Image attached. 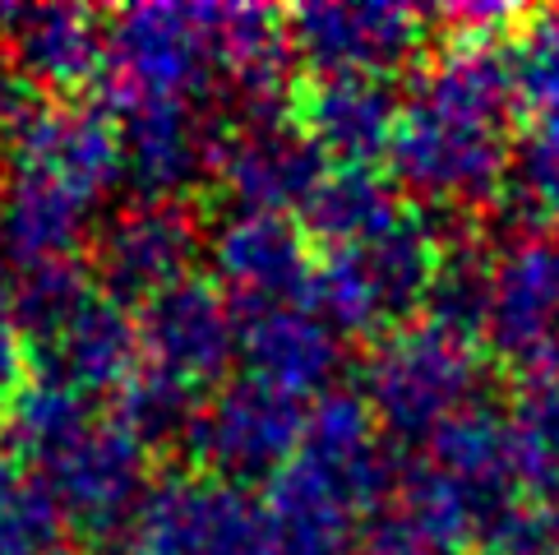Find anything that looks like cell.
Listing matches in <instances>:
<instances>
[{
	"mask_svg": "<svg viewBox=\"0 0 559 555\" xmlns=\"http://www.w3.org/2000/svg\"><path fill=\"white\" fill-rule=\"evenodd\" d=\"M19 380H24V352H19V329L10 315V296L0 292V416L19 399Z\"/></svg>",
	"mask_w": 559,
	"mask_h": 555,
	"instance_id": "cell-4",
	"label": "cell"
},
{
	"mask_svg": "<svg viewBox=\"0 0 559 555\" xmlns=\"http://www.w3.org/2000/svg\"><path fill=\"white\" fill-rule=\"evenodd\" d=\"M33 121V111H28V103H24V88L14 84V79L5 74V61H0V130H24Z\"/></svg>",
	"mask_w": 559,
	"mask_h": 555,
	"instance_id": "cell-5",
	"label": "cell"
},
{
	"mask_svg": "<svg viewBox=\"0 0 559 555\" xmlns=\"http://www.w3.org/2000/svg\"><path fill=\"white\" fill-rule=\"evenodd\" d=\"M51 551V505L43 500L24 519L0 528V555H47Z\"/></svg>",
	"mask_w": 559,
	"mask_h": 555,
	"instance_id": "cell-3",
	"label": "cell"
},
{
	"mask_svg": "<svg viewBox=\"0 0 559 555\" xmlns=\"http://www.w3.org/2000/svg\"><path fill=\"white\" fill-rule=\"evenodd\" d=\"M5 435L14 449L37 453V459H51L61 453L74 435H79V412L74 399L61 385H33L19 389V399L5 412Z\"/></svg>",
	"mask_w": 559,
	"mask_h": 555,
	"instance_id": "cell-2",
	"label": "cell"
},
{
	"mask_svg": "<svg viewBox=\"0 0 559 555\" xmlns=\"http://www.w3.org/2000/svg\"><path fill=\"white\" fill-rule=\"evenodd\" d=\"M74 217L79 194H70L61 181H51L43 172L19 167L14 186L5 190V204H0V241L10 246V255L24 269L51 264L70 246Z\"/></svg>",
	"mask_w": 559,
	"mask_h": 555,
	"instance_id": "cell-1",
	"label": "cell"
}]
</instances>
